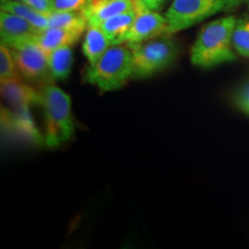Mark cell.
Returning <instances> with one entry per match:
<instances>
[{"label": "cell", "mask_w": 249, "mask_h": 249, "mask_svg": "<svg viewBox=\"0 0 249 249\" xmlns=\"http://www.w3.org/2000/svg\"><path fill=\"white\" fill-rule=\"evenodd\" d=\"M236 18L234 15H227L202 28L191 50V62L195 67L213 68L236 60L233 46Z\"/></svg>", "instance_id": "cell-1"}, {"label": "cell", "mask_w": 249, "mask_h": 249, "mask_svg": "<svg viewBox=\"0 0 249 249\" xmlns=\"http://www.w3.org/2000/svg\"><path fill=\"white\" fill-rule=\"evenodd\" d=\"M40 105L44 110L46 147L55 148L70 141L75 133L70 95L53 83H48L42 87Z\"/></svg>", "instance_id": "cell-2"}, {"label": "cell", "mask_w": 249, "mask_h": 249, "mask_svg": "<svg viewBox=\"0 0 249 249\" xmlns=\"http://www.w3.org/2000/svg\"><path fill=\"white\" fill-rule=\"evenodd\" d=\"M85 79L101 91H114L133 79V54L126 44L112 45L86 70Z\"/></svg>", "instance_id": "cell-3"}, {"label": "cell", "mask_w": 249, "mask_h": 249, "mask_svg": "<svg viewBox=\"0 0 249 249\" xmlns=\"http://www.w3.org/2000/svg\"><path fill=\"white\" fill-rule=\"evenodd\" d=\"M246 5L245 0H173L165 12L167 36L188 29L205 18Z\"/></svg>", "instance_id": "cell-4"}, {"label": "cell", "mask_w": 249, "mask_h": 249, "mask_svg": "<svg viewBox=\"0 0 249 249\" xmlns=\"http://www.w3.org/2000/svg\"><path fill=\"white\" fill-rule=\"evenodd\" d=\"M132 50L133 77H147L157 73L176 60L178 48L169 37H157L141 43L126 44Z\"/></svg>", "instance_id": "cell-5"}, {"label": "cell", "mask_w": 249, "mask_h": 249, "mask_svg": "<svg viewBox=\"0 0 249 249\" xmlns=\"http://www.w3.org/2000/svg\"><path fill=\"white\" fill-rule=\"evenodd\" d=\"M7 46L13 54L15 65L23 80L43 86L52 83L53 77L50 73L49 53L37 43L36 36L18 40Z\"/></svg>", "instance_id": "cell-6"}, {"label": "cell", "mask_w": 249, "mask_h": 249, "mask_svg": "<svg viewBox=\"0 0 249 249\" xmlns=\"http://www.w3.org/2000/svg\"><path fill=\"white\" fill-rule=\"evenodd\" d=\"M138 14L135 20L124 37L121 44H134L149 40L157 37L167 36V20L165 15H161L157 11L136 7Z\"/></svg>", "instance_id": "cell-7"}, {"label": "cell", "mask_w": 249, "mask_h": 249, "mask_svg": "<svg viewBox=\"0 0 249 249\" xmlns=\"http://www.w3.org/2000/svg\"><path fill=\"white\" fill-rule=\"evenodd\" d=\"M136 7L134 0H87L82 13L88 21V26H98L114 15Z\"/></svg>", "instance_id": "cell-8"}, {"label": "cell", "mask_w": 249, "mask_h": 249, "mask_svg": "<svg viewBox=\"0 0 249 249\" xmlns=\"http://www.w3.org/2000/svg\"><path fill=\"white\" fill-rule=\"evenodd\" d=\"M39 31L20 15L7 11L0 12V36L2 44L9 45L18 40L33 38Z\"/></svg>", "instance_id": "cell-9"}, {"label": "cell", "mask_w": 249, "mask_h": 249, "mask_svg": "<svg viewBox=\"0 0 249 249\" xmlns=\"http://www.w3.org/2000/svg\"><path fill=\"white\" fill-rule=\"evenodd\" d=\"M1 93L5 101L13 107H30L33 104H42V90L34 89L21 80L2 81Z\"/></svg>", "instance_id": "cell-10"}, {"label": "cell", "mask_w": 249, "mask_h": 249, "mask_svg": "<svg viewBox=\"0 0 249 249\" xmlns=\"http://www.w3.org/2000/svg\"><path fill=\"white\" fill-rule=\"evenodd\" d=\"M86 30L65 29V28H46L36 35L37 43L48 53L62 46H73Z\"/></svg>", "instance_id": "cell-11"}, {"label": "cell", "mask_w": 249, "mask_h": 249, "mask_svg": "<svg viewBox=\"0 0 249 249\" xmlns=\"http://www.w3.org/2000/svg\"><path fill=\"white\" fill-rule=\"evenodd\" d=\"M112 45L113 44L111 39L101 28L98 26H88L82 43V52L89 65L95 64Z\"/></svg>", "instance_id": "cell-12"}, {"label": "cell", "mask_w": 249, "mask_h": 249, "mask_svg": "<svg viewBox=\"0 0 249 249\" xmlns=\"http://www.w3.org/2000/svg\"><path fill=\"white\" fill-rule=\"evenodd\" d=\"M136 14H138V9L134 7L129 9V11H126L124 13L107 18L104 22L98 24V27L111 39L112 44H121L124 37L126 36V34L128 33L130 27H132L134 20L136 18Z\"/></svg>", "instance_id": "cell-13"}, {"label": "cell", "mask_w": 249, "mask_h": 249, "mask_svg": "<svg viewBox=\"0 0 249 249\" xmlns=\"http://www.w3.org/2000/svg\"><path fill=\"white\" fill-rule=\"evenodd\" d=\"M0 8H1V11H7L11 12V13L20 15L40 31L49 27L48 14L40 13L35 8L30 7L29 5L18 1V0H0Z\"/></svg>", "instance_id": "cell-14"}, {"label": "cell", "mask_w": 249, "mask_h": 249, "mask_svg": "<svg viewBox=\"0 0 249 249\" xmlns=\"http://www.w3.org/2000/svg\"><path fill=\"white\" fill-rule=\"evenodd\" d=\"M73 65L71 46H62L49 53V68L53 80H65Z\"/></svg>", "instance_id": "cell-15"}, {"label": "cell", "mask_w": 249, "mask_h": 249, "mask_svg": "<svg viewBox=\"0 0 249 249\" xmlns=\"http://www.w3.org/2000/svg\"><path fill=\"white\" fill-rule=\"evenodd\" d=\"M48 28H65V29L87 30L88 21L82 11L52 12L49 15Z\"/></svg>", "instance_id": "cell-16"}, {"label": "cell", "mask_w": 249, "mask_h": 249, "mask_svg": "<svg viewBox=\"0 0 249 249\" xmlns=\"http://www.w3.org/2000/svg\"><path fill=\"white\" fill-rule=\"evenodd\" d=\"M233 46L236 53L249 58V11L236 18L233 31Z\"/></svg>", "instance_id": "cell-17"}, {"label": "cell", "mask_w": 249, "mask_h": 249, "mask_svg": "<svg viewBox=\"0 0 249 249\" xmlns=\"http://www.w3.org/2000/svg\"><path fill=\"white\" fill-rule=\"evenodd\" d=\"M0 79L2 81L21 80L17 65H15L13 54L7 45H0Z\"/></svg>", "instance_id": "cell-18"}, {"label": "cell", "mask_w": 249, "mask_h": 249, "mask_svg": "<svg viewBox=\"0 0 249 249\" xmlns=\"http://www.w3.org/2000/svg\"><path fill=\"white\" fill-rule=\"evenodd\" d=\"M86 2L87 0H54L52 12L81 11Z\"/></svg>", "instance_id": "cell-19"}, {"label": "cell", "mask_w": 249, "mask_h": 249, "mask_svg": "<svg viewBox=\"0 0 249 249\" xmlns=\"http://www.w3.org/2000/svg\"><path fill=\"white\" fill-rule=\"evenodd\" d=\"M18 1L24 2L29 5L30 7L35 8L36 11L50 15L53 11V1L54 0H18Z\"/></svg>", "instance_id": "cell-20"}, {"label": "cell", "mask_w": 249, "mask_h": 249, "mask_svg": "<svg viewBox=\"0 0 249 249\" xmlns=\"http://www.w3.org/2000/svg\"><path fill=\"white\" fill-rule=\"evenodd\" d=\"M236 107L249 116V82L239 90L235 96Z\"/></svg>", "instance_id": "cell-21"}, {"label": "cell", "mask_w": 249, "mask_h": 249, "mask_svg": "<svg viewBox=\"0 0 249 249\" xmlns=\"http://www.w3.org/2000/svg\"><path fill=\"white\" fill-rule=\"evenodd\" d=\"M165 0H134L136 7L148 8L152 11H158L164 4Z\"/></svg>", "instance_id": "cell-22"}, {"label": "cell", "mask_w": 249, "mask_h": 249, "mask_svg": "<svg viewBox=\"0 0 249 249\" xmlns=\"http://www.w3.org/2000/svg\"><path fill=\"white\" fill-rule=\"evenodd\" d=\"M245 2H246V5H248V7H249V0H245Z\"/></svg>", "instance_id": "cell-23"}]
</instances>
